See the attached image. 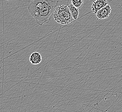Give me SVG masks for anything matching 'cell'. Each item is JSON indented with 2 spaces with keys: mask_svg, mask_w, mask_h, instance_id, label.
I'll return each instance as SVG.
<instances>
[{
  "mask_svg": "<svg viewBox=\"0 0 122 112\" xmlns=\"http://www.w3.org/2000/svg\"><path fill=\"white\" fill-rule=\"evenodd\" d=\"M59 2V0H33L28 9L37 23L42 26L51 19Z\"/></svg>",
  "mask_w": 122,
  "mask_h": 112,
  "instance_id": "cell-1",
  "label": "cell"
},
{
  "mask_svg": "<svg viewBox=\"0 0 122 112\" xmlns=\"http://www.w3.org/2000/svg\"><path fill=\"white\" fill-rule=\"evenodd\" d=\"M53 17L55 21L61 25L71 23L75 20L68 5H61L55 9Z\"/></svg>",
  "mask_w": 122,
  "mask_h": 112,
  "instance_id": "cell-2",
  "label": "cell"
},
{
  "mask_svg": "<svg viewBox=\"0 0 122 112\" xmlns=\"http://www.w3.org/2000/svg\"><path fill=\"white\" fill-rule=\"evenodd\" d=\"M111 12V8L109 5H107L98 11L96 15L97 19H107L109 17Z\"/></svg>",
  "mask_w": 122,
  "mask_h": 112,
  "instance_id": "cell-3",
  "label": "cell"
},
{
  "mask_svg": "<svg viewBox=\"0 0 122 112\" xmlns=\"http://www.w3.org/2000/svg\"><path fill=\"white\" fill-rule=\"evenodd\" d=\"M107 5L108 1L107 0H96L94 1L92 5V11L94 14H96L100 9Z\"/></svg>",
  "mask_w": 122,
  "mask_h": 112,
  "instance_id": "cell-4",
  "label": "cell"
},
{
  "mask_svg": "<svg viewBox=\"0 0 122 112\" xmlns=\"http://www.w3.org/2000/svg\"><path fill=\"white\" fill-rule=\"evenodd\" d=\"M42 57L39 53L37 52H33L30 57V61L33 65H37L41 62Z\"/></svg>",
  "mask_w": 122,
  "mask_h": 112,
  "instance_id": "cell-5",
  "label": "cell"
},
{
  "mask_svg": "<svg viewBox=\"0 0 122 112\" xmlns=\"http://www.w3.org/2000/svg\"><path fill=\"white\" fill-rule=\"evenodd\" d=\"M68 6L70 9L71 12V13L74 19L75 20L77 19L79 14V9L75 7L71 3L68 5Z\"/></svg>",
  "mask_w": 122,
  "mask_h": 112,
  "instance_id": "cell-6",
  "label": "cell"
},
{
  "mask_svg": "<svg viewBox=\"0 0 122 112\" xmlns=\"http://www.w3.org/2000/svg\"><path fill=\"white\" fill-rule=\"evenodd\" d=\"M71 3L75 7L80 9L84 6V0H71Z\"/></svg>",
  "mask_w": 122,
  "mask_h": 112,
  "instance_id": "cell-7",
  "label": "cell"
}]
</instances>
